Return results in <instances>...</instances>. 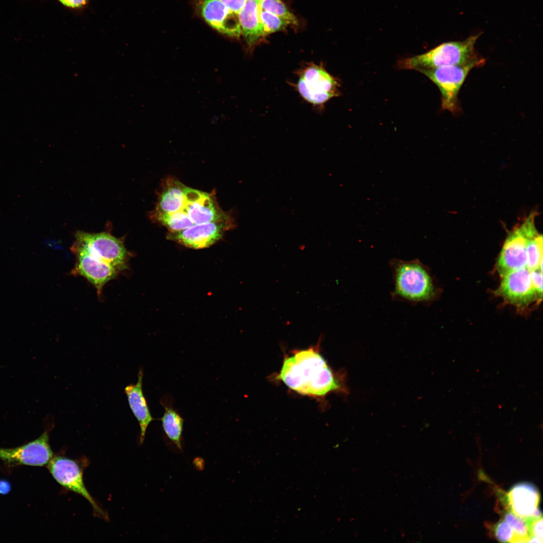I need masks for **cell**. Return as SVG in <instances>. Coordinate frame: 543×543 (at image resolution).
I'll return each instance as SVG.
<instances>
[{
    "label": "cell",
    "instance_id": "obj_1",
    "mask_svg": "<svg viewBox=\"0 0 543 543\" xmlns=\"http://www.w3.org/2000/svg\"><path fill=\"white\" fill-rule=\"evenodd\" d=\"M277 378L303 395L323 396L331 392L347 391L314 347L297 351L285 358Z\"/></svg>",
    "mask_w": 543,
    "mask_h": 543
},
{
    "label": "cell",
    "instance_id": "obj_2",
    "mask_svg": "<svg viewBox=\"0 0 543 543\" xmlns=\"http://www.w3.org/2000/svg\"><path fill=\"white\" fill-rule=\"evenodd\" d=\"M479 36L478 34L463 41L442 43L424 54L401 61L399 65L402 68L420 72L444 66L473 65L481 67L486 60L475 50V45Z\"/></svg>",
    "mask_w": 543,
    "mask_h": 543
},
{
    "label": "cell",
    "instance_id": "obj_3",
    "mask_svg": "<svg viewBox=\"0 0 543 543\" xmlns=\"http://www.w3.org/2000/svg\"><path fill=\"white\" fill-rule=\"evenodd\" d=\"M394 288L391 293L395 300L412 304L423 303L432 300L435 289L426 267L418 259L390 261Z\"/></svg>",
    "mask_w": 543,
    "mask_h": 543
},
{
    "label": "cell",
    "instance_id": "obj_4",
    "mask_svg": "<svg viewBox=\"0 0 543 543\" xmlns=\"http://www.w3.org/2000/svg\"><path fill=\"white\" fill-rule=\"evenodd\" d=\"M72 246L81 248L108 263L119 273L129 268L131 253L127 250L124 238H118L108 232L88 233L77 231Z\"/></svg>",
    "mask_w": 543,
    "mask_h": 543
},
{
    "label": "cell",
    "instance_id": "obj_5",
    "mask_svg": "<svg viewBox=\"0 0 543 543\" xmlns=\"http://www.w3.org/2000/svg\"><path fill=\"white\" fill-rule=\"evenodd\" d=\"M296 88L300 96L310 104L322 106L339 95V82L325 69L323 64L309 63L297 72Z\"/></svg>",
    "mask_w": 543,
    "mask_h": 543
},
{
    "label": "cell",
    "instance_id": "obj_6",
    "mask_svg": "<svg viewBox=\"0 0 543 543\" xmlns=\"http://www.w3.org/2000/svg\"><path fill=\"white\" fill-rule=\"evenodd\" d=\"M536 213H530L509 233L499 255L497 268L501 276L526 267L529 240L538 232L535 225Z\"/></svg>",
    "mask_w": 543,
    "mask_h": 543
},
{
    "label": "cell",
    "instance_id": "obj_7",
    "mask_svg": "<svg viewBox=\"0 0 543 543\" xmlns=\"http://www.w3.org/2000/svg\"><path fill=\"white\" fill-rule=\"evenodd\" d=\"M473 65L444 66L421 71L432 81L441 94V107L454 114L460 112L458 96Z\"/></svg>",
    "mask_w": 543,
    "mask_h": 543
},
{
    "label": "cell",
    "instance_id": "obj_8",
    "mask_svg": "<svg viewBox=\"0 0 543 543\" xmlns=\"http://www.w3.org/2000/svg\"><path fill=\"white\" fill-rule=\"evenodd\" d=\"M48 468L53 478L65 489L77 493L87 500L97 515L107 519V515L95 501L86 489L82 471L75 461L63 456L52 458Z\"/></svg>",
    "mask_w": 543,
    "mask_h": 543
},
{
    "label": "cell",
    "instance_id": "obj_9",
    "mask_svg": "<svg viewBox=\"0 0 543 543\" xmlns=\"http://www.w3.org/2000/svg\"><path fill=\"white\" fill-rule=\"evenodd\" d=\"M236 226L233 218L220 221L194 224L184 230L169 232L167 237L194 249L204 248L220 239L224 232Z\"/></svg>",
    "mask_w": 543,
    "mask_h": 543
},
{
    "label": "cell",
    "instance_id": "obj_10",
    "mask_svg": "<svg viewBox=\"0 0 543 543\" xmlns=\"http://www.w3.org/2000/svg\"><path fill=\"white\" fill-rule=\"evenodd\" d=\"M53 458L48 431L38 438L15 448H0V459L9 464L43 466Z\"/></svg>",
    "mask_w": 543,
    "mask_h": 543
},
{
    "label": "cell",
    "instance_id": "obj_11",
    "mask_svg": "<svg viewBox=\"0 0 543 543\" xmlns=\"http://www.w3.org/2000/svg\"><path fill=\"white\" fill-rule=\"evenodd\" d=\"M70 249L76 258L71 274L85 278L95 287L98 295L100 296L104 286L114 279L119 272L108 263L81 248L72 245Z\"/></svg>",
    "mask_w": 543,
    "mask_h": 543
},
{
    "label": "cell",
    "instance_id": "obj_12",
    "mask_svg": "<svg viewBox=\"0 0 543 543\" xmlns=\"http://www.w3.org/2000/svg\"><path fill=\"white\" fill-rule=\"evenodd\" d=\"M185 191L186 205L183 211L194 224L233 218L219 207L214 193L203 192L187 187Z\"/></svg>",
    "mask_w": 543,
    "mask_h": 543
},
{
    "label": "cell",
    "instance_id": "obj_13",
    "mask_svg": "<svg viewBox=\"0 0 543 543\" xmlns=\"http://www.w3.org/2000/svg\"><path fill=\"white\" fill-rule=\"evenodd\" d=\"M502 276L498 294L507 302L524 306L535 300L530 270L527 267L507 273Z\"/></svg>",
    "mask_w": 543,
    "mask_h": 543
},
{
    "label": "cell",
    "instance_id": "obj_14",
    "mask_svg": "<svg viewBox=\"0 0 543 543\" xmlns=\"http://www.w3.org/2000/svg\"><path fill=\"white\" fill-rule=\"evenodd\" d=\"M201 13L205 21L219 32L232 38L241 34L237 14L219 0H203Z\"/></svg>",
    "mask_w": 543,
    "mask_h": 543
},
{
    "label": "cell",
    "instance_id": "obj_15",
    "mask_svg": "<svg viewBox=\"0 0 543 543\" xmlns=\"http://www.w3.org/2000/svg\"><path fill=\"white\" fill-rule=\"evenodd\" d=\"M511 512L529 522L541 517L538 509L539 494L532 484L521 483L514 485L507 495Z\"/></svg>",
    "mask_w": 543,
    "mask_h": 543
},
{
    "label": "cell",
    "instance_id": "obj_16",
    "mask_svg": "<svg viewBox=\"0 0 543 543\" xmlns=\"http://www.w3.org/2000/svg\"><path fill=\"white\" fill-rule=\"evenodd\" d=\"M143 370L141 368L138 372L137 383L130 384L125 388L130 408L139 424L140 444L143 442L148 425L154 419L143 392Z\"/></svg>",
    "mask_w": 543,
    "mask_h": 543
},
{
    "label": "cell",
    "instance_id": "obj_17",
    "mask_svg": "<svg viewBox=\"0 0 543 543\" xmlns=\"http://www.w3.org/2000/svg\"><path fill=\"white\" fill-rule=\"evenodd\" d=\"M186 186L173 177L162 181L154 211L170 213L183 211L186 205Z\"/></svg>",
    "mask_w": 543,
    "mask_h": 543
},
{
    "label": "cell",
    "instance_id": "obj_18",
    "mask_svg": "<svg viewBox=\"0 0 543 543\" xmlns=\"http://www.w3.org/2000/svg\"><path fill=\"white\" fill-rule=\"evenodd\" d=\"M258 1L246 0L238 13L241 34L250 49L254 47L262 37Z\"/></svg>",
    "mask_w": 543,
    "mask_h": 543
},
{
    "label": "cell",
    "instance_id": "obj_19",
    "mask_svg": "<svg viewBox=\"0 0 543 543\" xmlns=\"http://www.w3.org/2000/svg\"><path fill=\"white\" fill-rule=\"evenodd\" d=\"M160 403L164 409V412L161 418L163 431L167 437L182 450L184 419L173 408L172 403L168 398L166 396L162 398Z\"/></svg>",
    "mask_w": 543,
    "mask_h": 543
},
{
    "label": "cell",
    "instance_id": "obj_20",
    "mask_svg": "<svg viewBox=\"0 0 543 543\" xmlns=\"http://www.w3.org/2000/svg\"><path fill=\"white\" fill-rule=\"evenodd\" d=\"M150 214L153 221H157L166 227L169 232L181 231L194 225L187 213L184 211L167 213L153 210Z\"/></svg>",
    "mask_w": 543,
    "mask_h": 543
},
{
    "label": "cell",
    "instance_id": "obj_21",
    "mask_svg": "<svg viewBox=\"0 0 543 543\" xmlns=\"http://www.w3.org/2000/svg\"><path fill=\"white\" fill-rule=\"evenodd\" d=\"M526 267L530 270H542V236L537 232L528 241L526 251Z\"/></svg>",
    "mask_w": 543,
    "mask_h": 543
},
{
    "label": "cell",
    "instance_id": "obj_22",
    "mask_svg": "<svg viewBox=\"0 0 543 543\" xmlns=\"http://www.w3.org/2000/svg\"><path fill=\"white\" fill-rule=\"evenodd\" d=\"M260 9L270 12L286 21L289 24L297 25L298 20L281 0H259Z\"/></svg>",
    "mask_w": 543,
    "mask_h": 543
},
{
    "label": "cell",
    "instance_id": "obj_23",
    "mask_svg": "<svg viewBox=\"0 0 543 543\" xmlns=\"http://www.w3.org/2000/svg\"><path fill=\"white\" fill-rule=\"evenodd\" d=\"M504 520L510 525L515 534L514 542H529L530 534L529 523L512 512L505 514Z\"/></svg>",
    "mask_w": 543,
    "mask_h": 543
},
{
    "label": "cell",
    "instance_id": "obj_24",
    "mask_svg": "<svg viewBox=\"0 0 543 543\" xmlns=\"http://www.w3.org/2000/svg\"><path fill=\"white\" fill-rule=\"evenodd\" d=\"M260 21L262 28V37L271 33L282 31L289 24L278 16L266 11L259 10Z\"/></svg>",
    "mask_w": 543,
    "mask_h": 543
},
{
    "label": "cell",
    "instance_id": "obj_25",
    "mask_svg": "<svg viewBox=\"0 0 543 543\" xmlns=\"http://www.w3.org/2000/svg\"><path fill=\"white\" fill-rule=\"evenodd\" d=\"M496 538L501 542H513L515 534L510 525L504 520L500 521L495 527Z\"/></svg>",
    "mask_w": 543,
    "mask_h": 543
},
{
    "label": "cell",
    "instance_id": "obj_26",
    "mask_svg": "<svg viewBox=\"0 0 543 543\" xmlns=\"http://www.w3.org/2000/svg\"><path fill=\"white\" fill-rule=\"evenodd\" d=\"M529 523L530 542H542V519L539 517Z\"/></svg>",
    "mask_w": 543,
    "mask_h": 543
},
{
    "label": "cell",
    "instance_id": "obj_27",
    "mask_svg": "<svg viewBox=\"0 0 543 543\" xmlns=\"http://www.w3.org/2000/svg\"><path fill=\"white\" fill-rule=\"evenodd\" d=\"M530 278L535 294V300L542 298V270L539 269L530 270Z\"/></svg>",
    "mask_w": 543,
    "mask_h": 543
},
{
    "label": "cell",
    "instance_id": "obj_28",
    "mask_svg": "<svg viewBox=\"0 0 543 543\" xmlns=\"http://www.w3.org/2000/svg\"><path fill=\"white\" fill-rule=\"evenodd\" d=\"M65 8L74 12L80 13L87 8L90 0H55Z\"/></svg>",
    "mask_w": 543,
    "mask_h": 543
},
{
    "label": "cell",
    "instance_id": "obj_29",
    "mask_svg": "<svg viewBox=\"0 0 543 543\" xmlns=\"http://www.w3.org/2000/svg\"><path fill=\"white\" fill-rule=\"evenodd\" d=\"M233 12L238 14L245 5L246 0H219Z\"/></svg>",
    "mask_w": 543,
    "mask_h": 543
},
{
    "label": "cell",
    "instance_id": "obj_30",
    "mask_svg": "<svg viewBox=\"0 0 543 543\" xmlns=\"http://www.w3.org/2000/svg\"><path fill=\"white\" fill-rule=\"evenodd\" d=\"M10 483L5 480H0V494L6 495L11 491Z\"/></svg>",
    "mask_w": 543,
    "mask_h": 543
},
{
    "label": "cell",
    "instance_id": "obj_31",
    "mask_svg": "<svg viewBox=\"0 0 543 543\" xmlns=\"http://www.w3.org/2000/svg\"><path fill=\"white\" fill-rule=\"evenodd\" d=\"M257 1H259V0H257Z\"/></svg>",
    "mask_w": 543,
    "mask_h": 543
}]
</instances>
